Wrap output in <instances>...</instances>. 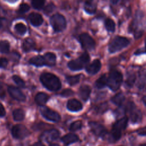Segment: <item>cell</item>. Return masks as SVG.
<instances>
[{"label":"cell","instance_id":"obj_1","mask_svg":"<svg viewBox=\"0 0 146 146\" xmlns=\"http://www.w3.org/2000/svg\"><path fill=\"white\" fill-rule=\"evenodd\" d=\"M40 80L43 86L51 91H56L61 88V82L58 77L53 74L45 72L40 76Z\"/></svg>","mask_w":146,"mask_h":146},{"label":"cell","instance_id":"obj_2","mask_svg":"<svg viewBox=\"0 0 146 146\" xmlns=\"http://www.w3.org/2000/svg\"><path fill=\"white\" fill-rule=\"evenodd\" d=\"M127 123L128 118L127 117L125 116L119 119L113 124L111 133V137L110 138L111 139L110 140L111 142L115 141L120 139L121 131L125 128L127 125Z\"/></svg>","mask_w":146,"mask_h":146},{"label":"cell","instance_id":"obj_3","mask_svg":"<svg viewBox=\"0 0 146 146\" xmlns=\"http://www.w3.org/2000/svg\"><path fill=\"white\" fill-rule=\"evenodd\" d=\"M90 61V56L87 52H83L78 58L72 60L68 63V67L72 71H78L83 69Z\"/></svg>","mask_w":146,"mask_h":146},{"label":"cell","instance_id":"obj_4","mask_svg":"<svg viewBox=\"0 0 146 146\" xmlns=\"http://www.w3.org/2000/svg\"><path fill=\"white\" fill-rule=\"evenodd\" d=\"M123 81L121 74L117 70L112 71L107 78V86L112 91L117 90Z\"/></svg>","mask_w":146,"mask_h":146},{"label":"cell","instance_id":"obj_5","mask_svg":"<svg viewBox=\"0 0 146 146\" xmlns=\"http://www.w3.org/2000/svg\"><path fill=\"white\" fill-rule=\"evenodd\" d=\"M50 24L55 32L64 30L67 26L65 18L60 14H55L50 18Z\"/></svg>","mask_w":146,"mask_h":146},{"label":"cell","instance_id":"obj_6","mask_svg":"<svg viewBox=\"0 0 146 146\" xmlns=\"http://www.w3.org/2000/svg\"><path fill=\"white\" fill-rule=\"evenodd\" d=\"M129 43V41L125 37L117 36L110 43L108 50L111 53L120 51L122 48L127 47Z\"/></svg>","mask_w":146,"mask_h":146},{"label":"cell","instance_id":"obj_7","mask_svg":"<svg viewBox=\"0 0 146 146\" xmlns=\"http://www.w3.org/2000/svg\"><path fill=\"white\" fill-rule=\"evenodd\" d=\"M125 111L129 114L130 119L133 123H139L141 121L142 118L141 113L140 110L136 108L133 103H128L126 106Z\"/></svg>","mask_w":146,"mask_h":146},{"label":"cell","instance_id":"obj_8","mask_svg":"<svg viewBox=\"0 0 146 146\" xmlns=\"http://www.w3.org/2000/svg\"><path fill=\"white\" fill-rule=\"evenodd\" d=\"M11 133L14 137L17 139H22L30 134L29 129L22 124H17L13 127Z\"/></svg>","mask_w":146,"mask_h":146},{"label":"cell","instance_id":"obj_9","mask_svg":"<svg viewBox=\"0 0 146 146\" xmlns=\"http://www.w3.org/2000/svg\"><path fill=\"white\" fill-rule=\"evenodd\" d=\"M79 41L83 48L91 50L95 46V42L92 38L87 33H82L79 35Z\"/></svg>","mask_w":146,"mask_h":146},{"label":"cell","instance_id":"obj_10","mask_svg":"<svg viewBox=\"0 0 146 146\" xmlns=\"http://www.w3.org/2000/svg\"><path fill=\"white\" fill-rule=\"evenodd\" d=\"M40 111L42 115L48 120L57 122L60 119V116L58 112L50 109L48 107H42L40 108Z\"/></svg>","mask_w":146,"mask_h":146},{"label":"cell","instance_id":"obj_11","mask_svg":"<svg viewBox=\"0 0 146 146\" xmlns=\"http://www.w3.org/2000/svg\"><path fill=\"white\" fill-rule=\"evenodd\" d=\"M59 132L56 129L46 130L40 135V139L47 142H52L57 140L59 136Z\"/></svg>","mask_w":146,"mask_h":146},{"label":"cell","instance_id":"obj_12","mask_svg":"<svg viewBox=\"0 0 146 146\" xmlns=\"http://www.w3.org/2000/svg\"><path fill=\"white\" fill-rule=\"evenodd\" d=\"M89 126L92 132L99 137H104L107 133V131L105 127L97 122L91 121L89 123Z\"/></svg>","mask_w":146,"mask_h":146},{"label":"cell","instance_id":"obj_13","mask_svg":"<svg viewBox=\"0 0 146 146\" xmlns=\"http://www.w3.org/2000/svg\"><path fill=\"white\" fill-rule=\"evenodd\" d=\"M7 90L9 94L13 99L21 102L26 100V98L25 95L18 88L14 86H9Z\"/></svg>","mask_w":146,"mask_h":146},{"label":"cell","instance_id":"obj_14","mask_svg":"<svg viewBox=\"0 0 146 146\" xmlns=\"http://www.w3.org/2000/svg\"><path fill=\"white\" fill-rule=\"evenodd\" d=\"M101 66L100 60L99 59H95L86 67V70L89 74L94 75L96 74L100 70Z\"/></svg>","mask_w":146,"mask_h":146},{"label":"cell","instance_id":"obj_15","mask_svg":"<svg viewBox=\"0 0 146 146\" xmlns=\"http://www.w3.org/2000/svg\"><path fill=\"white\" fill-rule=\"evenodd\" d=\"M83 108L82 103L78 100L72 99L67 102V108L72 112H77L81 110Z\"/></svg>","mask_w":146,"mask_h":146},{"label":"cell","instance_id":"obj_16","mask_svg":"<svg viewBox=\"0 0 146 146\" xmlns=\"http://www.w3.org/2000/svg\"><path fill=\"white\" fill-rule=\"evenodd\" d=\"M29 19L34 26H39L41 25L43 22L42 15L37 13H31L29 15Z\"/></svg>","mask_w":146,"mask_h":146},{"label":"cell","instance_id":"obj_17","mask_svg":"<svg viewBox=\"0 0 146 146\" xmlns=\"http://www.w3.org/2000/svg\"><path fill=\"white\" fill-rule=\"evenodd\" d=\"M91 88L88 85H83L82 86L79 90V95L81 99L86 102L90 95L91 94Z\"/></svg>","mask_w":146,"mask_h":146},{"label":"cell","instance_id":"obj_18","mask_svg":"<svg viewBox=\"0 0 146 146\" xmlns=\"http://www.w3.org/2000/svg\"><path fill=\"white\" fill-rule=\"evenodd\" d=\"M29 63L36 67H41L46 66V61L43 55H37L32 57L29 61Z\"/></svg>","mask_w":146,"mask_h":146},{"label":"cell","instance_id":"obj_19","mask_svg":"<svg viewBox=\"0 0 146 146\" xmlns=\"http://www.w3.org/2000/svg\"><path fill=\"white\" fill-rule=\"evenodd\" d=\"M35 43L33 39L30 38L25 39L23 42L22 49L24 52H29L34 50L35 47Z\"/></svg>","mask_w":146,"mask_h":146},{"label":"cell","instance_id":"obj_20","mask_svg":"<svg viewBox=\"0 0 146 146\" xmlns=\"http://www.w3.org/2000/svg\"><path fill=\"white\" fill-rule=\"evenodd\" d=\"M79 140L78 136L74 133H68L61 138V141L66 145H70Z\"/></svg>","mask_w":146,"mask_h":146},{"label":"cell","instance_id":"obj_21","mask_svg":"<svg viewBox=\"0 0 146 146\" xmlns=\"http://www.w3.org/2000/svg\"><path fill=\"white\" fill-rule=\"evenodd\" d=\"M49 99V96L44 92L38 93L35 97V101L38 105L43 106Z\"/></svg>","mask_w":146,"mask_h":146},{"label":"cell","instance_id":"obj_22","mask_svg":"<svg viewBox=\"0 0 146 146\" xmlns=\"http://www.w3.org/2000/svg\"><path fill=\"white\" fill-rule=\"evenodd\" d=\"M96 3L95 1H86L84 5V10L90 14H94L96 10Z\"/></svg>","mask_w":146,"mask_h":146},{"label":"cell","instance_id":"obj_23","mask_svg":"<svg viewBox=\"0 0 146 146\" xmlns=\"http://www.w3.org/2000/svg\"><path fill=\"white\" fill-rule=\"evenodd\" d=\"M43 56L46 61V66H52L55 64L56 55L55 54L48 52H46Z\"/></svg>","mask_w":146,"mask_h":146},{"label":"cell","instance_id":"obj_24","mask_svg":"<svg viewBox=\"0 0 146 146\" xmlns=\"http://www.w3.org/2000/svg\"><path fill=\"white\" fill-rule=\"evenodd\" d=\"M14 119L15 121H21L25 118V112L22 109H16L13 112Z\"/></svg>","mask_w":146,"mask_h":146},{"label":"cell","instance_id":"obj_25","mask_svg":"<svg viewBox=\"0 0 146 146\" xmlns=\"http://www.w3.org/2000/svg\"><path fill=\"white\" fill-rule=\"evenodd\" d=\"M95 85L98 88H102L107 85V78L106 75H103L97 79Z\"/></svg>","mask_w":146,"mask_h":146},{"label":"cell","instance_id":"obj_26","mask_svg":"<svg viewBox=\"0 0 146 146\" xmlns=\"http://www.w3.org/2000/svg\"><path fill=\"white\" fill-rule=\"evenodd\" d=\"M124 99H125V97L124 95L122 93H119L112 98L111 101L114 104L117 106H120L124 102Z\"/></svg>","mask_w":146,"mask_h":146},{"label":"cell","instance_id":"obj_27","mask_svg":"<svg viewBox=\"0 0 146 146\" xmlns=\"http://www.w3.org/2000/svg\"><path fill=\"white\" fill-rule=\"evenodd\" d=\"M66 80L70 86H74L79 83L80 80V75H74V76L67 75L66 76Z\"/></svg>","mask_w":146,"mask_h":146},{"label":"cell","instance_id":"obj_28","mask_svg":"<svg viewBox=\"0 0 146 146\" xmlns=\"http://www.w3.org/2000/svg\"><path fill=\"white\" fill-rule=\"evenodd\" d=\"M105 27L106 29L110 32H113L115 30V23L110 18H107L105 21Z\"/></svg>","mask_w":146,"mask_h":146},{"label":"cell","instance_id":"obj_29","mask_svg":"<svg viewBox=\"0 0 146 146\" xmlns=\"http://www.w3.org/2000/svg\"><path fill=\"white\" fill-rule=\"evenodd\" d=\"M14 29H15V30L16 31V32L20 35L25 34L27 31L26 26L22 23H17L15 25Z\"/></svg>","mask_w":146,"mask_h":146},{"label":"cell","instance_id":"obj_30","mask_svg":"<svg viewBox=\"0 0 146 146\" xmlns=\"http://www.w3.org/2000/svg\"><path fill=\"white\" fill-rule=\"evenodd\" d=\"M10 44L7 40L0 41V52L2 53H7L9 51Z\"/></svg>","mask_w":146,"mask_h":146},{"label":"cell","instance_id":"obj_31","mask_svg":"<svg viewBox=\"0 0 146 146\" xmlns=\"http://www.w3.org/2000/svg\"><path fill=\"white\" fill-rule=\"evenodd\" d=\"M82 123L80 120H77L72 123L70 126V130L71 131H76L82 128Z\"/></svg>","mask_w":146,"mask_h":146},{"label":"cell","instance_id":"obj_32","mask_svg":"<svg viewBox=\"0 0 146 146\" xmlns=\"http://www.w3.org/2000/svg\"><path fill=\"white\" fill-rule=\"evenodd\" d=\"M45 1H31V5L36 10H41L44 5Z\"/></svg>","mask_w":146,"mask_h":146},{"label":"cell","instance_id":"obj_33","mask_svg":"<svg viewBox=\"0 0 146 146\" xmlns=\"http://www.w3.org/2000/svg\"><path fill=\"white\" fill-rule=\"evenodd\" d=\"M13 80L14 81V82L20 87H25V83L24 80L21 78L19 76L17 75H13Z\"/></svg>","mask_w":146,"mask_h":146},{"label":"cell","instance_id":"obj_34","mask_svg":"<svg viewBox=\"0 0 146 146\" xmlns=\"http://www.w3.org/2000/svg\"><path fill=\"white\" fill-rule=\"evenodd\" d=\"M135 76L134 74H132V75H129L127 78V80L125 81V84L126 85L129 87H131L134 82H135Z\"/></svg>","mask_w":146,"mask_h":146},{"label":"cell","instance_id":"obj_35","mask_svg":"<svg viewBox=\"0 0 146 146\" xmlns=\"http://www.w3.org/2000/svg\"><path fill=\"white\" fill-rule=\"evenodd\" d=\"M30 10V6L27 3H22L20 5L19 9H18V12L21 14L25 13L27 11H28Z\"/></svg>","mask_w":146,"mask_h":146},{"label":"cell","instance_id":"obj_36","mask_svg":"<svg viewBox=\"0 0 146 146\" xmlns=\"http://www.w3.org/2000/svg\"><path fill=\"white\" fill-rule=\"evenodd\" d=\"M74 95V92L72 90L69 88H66L63 90L60 93V95L63 97H69Z\"/></svg>","mask_w":146,"mask_h":146},{"label":"cell","instance_id":"obj_37","mask_svg":"<svg viewBox=\"0 0 146 146\" xmlns=\"http://www.w3.org/2000/svg\"><path fill=\"white\" fill-rule=\"evenodd\" d=\"M55 8V6L54 5V3H50L48 5H47L45 8H44V13L46 14H48L49 13H51L52 11H54V9Z\"/></svg>","mask_w":146,"mask_h":146},{"label":"cell","instance_id":"obj_38","mask_svg":"<svg viewBox=\"0 0 146 146\" xmlns=\"http://www.w3.org/2000/svg\"><path fill=\"white\" fill-rule=\"evenodd\" d=\"M8 64V60L5 58H0V68H5Z\"/></svg>","mask_w":146,"mask_h":146},{"label":"cell","instance_id":"obj_39","mask_svg":"<svg viewBox=\"0 0 146 146\" xmlns=\"http://www.w3.org/2000/svg\"><path fill=\"white\" fill-rule=\"evenodd\" d=\"M6 114V111L5 109L2 105V104L0 102V117L4 116Z\"/></svg>","mask_w":146,"mask_h":146},{"label":"cell","instance_id":"obj_40","mask_svg":"<svg viewBox=\"0 0 146 146\" xmlns=\"http://www.w3.org/2000/svg\"><path fill=\"white\" fill-rule=\"evenodd\" d=\"M138 133L140 135H146V128L140 130Z\"/></svg>","mask_w":146,"mask_h":146},{"label":"cell","instance_id":"obj_41","mask_svg":"<svg viewBox=\"0 0 146 146\" xmlns=\"http://www.w3.org/2000/svg\"><path fill=\"white\" fill-rule=\"evenodd\" d=\"M31 146H45L43 144H42L41 142H37L33 144Z\"/></svg>","mask_w":146,"mask_h":146},{"label":"cell","instance_id":"obj_42","mask_svg":"<svg viewBox=\"0 0 146 146\" xmlns=\"http://www.w3.org/2000/svg\"><path fill=\"white\" fill-rule=\"evenodd\" d=\"M2 91V86L1 83L0 82V97H1V98H2L1 96H2V97L4 96L3 95V91Z\"/></svg>","mask_w":146,"mask_h":146},{"label":"cell","instance_id":"obj_43","mask_svg":"<svg viewBox=\"0 0 146 146\" xmlns=\"http://www.w3.org/2000/svg\"><path fill=\"white\" fill-rule=\"evenodd\" d=\"M143 102H144V103L145 104V105L146 106V96H144L143 98Z\"/></svg>","mask_w":146,"mask_h":146},{"label":"cell","instance_id":"obj_44","mask_svg":"<svg viewBox=\"0 0 146 146\" xmlns=\"http://www.w3.org/2000/svg\"><path fill=\"white\" fill-rule=\"evenodd\" d=\"M3 14V9L0 7V17Z\"/></svg>","mask_w":146,"mask_h":146},{"label":"cell","instance_id":"obj_45","mask_svg":"<svg viewBox=\"0 0 146 146\" xmlns=\"http://www.w3.org/2000/svg\"><path fill=\"white\" fill-rule=\"evenodd\" d=\"M50 146H59V145L56 144H51Z\"/></svg>","mask_w":146,"mask_h":146},{"label":"cell","instance_id":"obj_46","mask_svg":"<svg viewBox=\"0 0 146 146\" xmlns=\"http://www.w3.org/2000/svg\"><path fill=\"white\" fill-rule=\"evenodd\" d=\"M2 22H1V21H0V28L2 27Z\"/></svg>","mask_w":146,"mask_h":146},{"label":"cell","instance_id":"obj_47","mask_svg":"<svg viewBox=\"0 0 146 146\" xmlns=\"http://www.w3.org/2000/svg\"><path fill=\"white\" fill-rule=\"evenodd\" d=\"M140 146H146V144H142V145H140Z\"/></svg>","mask_w":146,"mask_h":146},{"label":"cell","instance_id":"obj_48","mask_svg":"<svg viewBox=\"0 0 146 146\" xmlns=\"http://www.w3.org/2000/svg\"><path fill=\"white\" fill-rule=\"evenodd\" d=\"M145 51H146V39H145Z\"/></svg>","mask_w":146,"mask_h":146}]
</instances>
